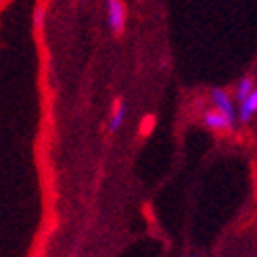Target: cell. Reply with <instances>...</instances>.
Returning <instances> with one entry per match:
<instances>
[{
    "instance_id": "cell-1",
    "label": "cell",
    "mask_w": 257,
    "mask_h": 257,
    "mask_svg": "<svg viewBox=\"0 0 257 257\" xmlns=\"http://www.w3.org/2000/svg\"><path fill=\"white\" fill-rule=\"evenodd\" d=\"M211 100H213L215 109H220L222 113H226L228 119L232 121V123H236V111H234V105H232V98H230V94L226 92V90H222V88L213 90V92H211Z\"/></svg>"
},
{
    "instance_id": "cell-2",
    "label": "cell",
    "mask_w": 257,
    "mask_h": 257,
    "mask_svg": "<svg viewBox=\"0 0 257 257\" xmlns=\"http://www.w3.org/2000/svg\"><path fill=\"white\" fill-rule=\"evenodd\" d=\"M107 13H109V23L115 32H121L125 28V5L121 0H109L107 5Z\"/></svg>"
},
{
    "instance_id": "cell-3",
    "label": "cell",
    "mask_w": 257,
    "mask_h": 257,
    "mask_svg": "<svg viewBox=\"0 0 257 257\" xmlns=\"http://www.w3.org/2000/svg\"><path fill=\"white\" fill-rule=\"evenodd\" d=\"M205 125L211 127V130H230V127H234V123L228 119V115L222 113L220 109H209L207 113H205Z\"/></svg>"
},
{
    "instance_id": "cell-4",
    "label": "cell",
    "mask_w": 257,
    "mask_h": 257,
    "mask_svg": "<svg viewBox=\"0 0 257 257\" xmlns=\"http://www.w3.org/2000/svg\"><path fill=\"white\" fill-rule=\"evenodd\" d=\"M257 113V88L251 92V96L247 100H242L240 102V113H238V117L240 121H251V117Z\"/></svg>"
},
{
    "instance_id": "cell-5",
    "label": "cell",
    "mask_w": 257,
    "mask_h": 257,
    "mask_svg": "<svg viewBox=\"0 0 257 257\" xmlns=\"http://www.w3.org/2000/svg\"><path fill=\"white\" fill-rule=\"evenodd\" d=\"M123 117H125V105L117 98L115 100V107H113V117H111V123H109V132H117L119 125L123 123Z\"/></svg>"
},
{
    "instance_id": "cell-6",
    "label": "cell",
    "mask_w": 257,
    "mask_h": 257,
    "mask_svg": "<svg viewBox=\"0 0 257 257\" xmlns=\"http://www.w3.org/2000/svg\"><path fill=\"white\" fill-rule=\"evenodd\" d=\"M255 90V84H253V78H242L236 86V98L242 102V100H247L251 96V92Z\"/></svg>"
},
{
    "instance_id": "cell-7",
    "label": "cell",
    "mask_w": 257,
    "mask_h": 257,
    "mask_svg": "<svg viewBox=\"0 0 257 257\" xmlns=\"http://www.w3.org/2000/svg\"><path fill=\"white\" fill-rule=\"evenodd\" d=\"M153 125H155V117L153 115H149V117L145 119V125H143V130H140V134H149L153 130Z\"/></svg>"
},
{
    "instance_id": "cell-8",
    "label": "cell",
    "mask_w": 257,
    "mask_h": 257,
    "mask_svg": "<svg viewBox=\"0 0 257 257\" xmlns=\"http://www.w3.org/2000/svg\"><path fill=\"white\" fill-rule=\"evenodd\" d=\"M188 257H199V255H188Z\"/></svg>"
}]
</instances>
